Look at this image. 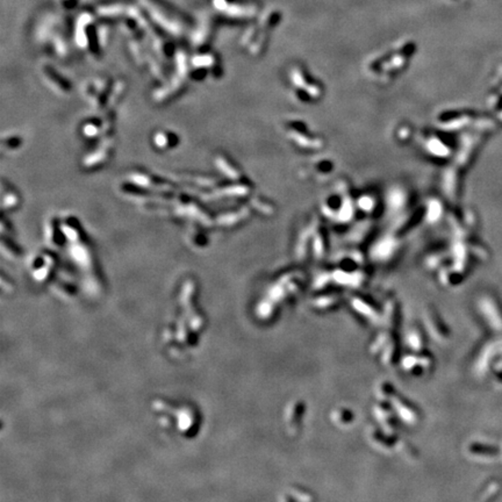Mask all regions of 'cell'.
<instances>
[{"label": "cell", "mask_w": 502, "mask_h": 502, "mask_svg": "<svg viewBox=\"0 0 502 502\" xmlns=\"http://www.w3.org/2000/svg\"><path fill=\"white\" fill-rule=\"evenodd\" d=\"M153 412L159 419V423L166 429L172 428L183 437H192L196 435L200 425V415L194 406L189 404L174 405L163 399H157L153 404Z\"/></svg>", "instance_id": "6da1fadb"}]
</instances>
